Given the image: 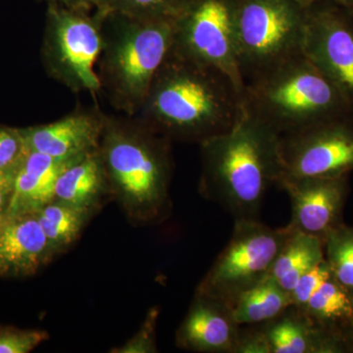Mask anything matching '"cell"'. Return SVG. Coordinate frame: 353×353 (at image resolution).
I'll list each match as a JSON object with an SVG mask.
<instances>
[{
    "instance_id": "cell-1",
    "label": "cell",
    "mask_w": 353,
    "mask_h": 353,
    "mask_svg": "<svg viewBox=\"0 0 353 353\" xmlns=\"http://www.w3.org/2000/svg\"><path fill=\"white\" fill-rule=\"evenodd\" d=\"M199 192L236 220H259L264 197L282 175L280 137L243 109L229 131L201 143Z\"/></svg>"
},
{
    "instance_id": "cell-2",
    "label": "cell",
    "mask_w": 353,
    "mask_h": 353,
    "mask_svg": "<svg viewBox=\"0 0 353 353\" xmlns=\"http://www.w3.org/2000/svg\"><path fill=\"white\" fill-rule=\"evenodd\" d=\"M243 94L224 72L172 50L146 99L158 129L201 145L238 122Z\"/></svg>"
},
{
    "instance_id": "cell-3",
    "label": "cell",
    "mask_w": 353,
    "mask_h": 353,
    "mask_svg": "<svg viewBox=\"0 0 353 353\" xmlns=\"http://www.w3.org/2000/svg\"><path fill=\"white\" fill-rule=\"evenodd\" d=\"M243 109L279 137L347 113L353 99L303 54L245 83Z\"/></svg>"
},
{
    "instance_id": "cell-4",
    "label": "cell",
    "mask_w": 353,
    "mask_h": 353,
    "mask_svg": "<svg viewBox=\"0 0 353 353\" xmlns=\"http://www.w3.org/2000/svg\"><path fill=\"white\" fill-rule=\"evenodd\" d=\"M103 164L130 219L155 224L166 218L171 209V166L164 141L112 132L106 138Z\"/></svg>"
},
{
    "instance_id": "cell-5",
    "label": "cell",
    "mask_w": 353,
    "mask_h": 353,
    "mask_svg": "<svg viewBox=\"0 0 353 353\" xmlns=\"http://www.w3.org/2000/svg\"><path fill=\"white\" fill-rule=\"evenodd\" d=\"M305 14L301 0H238L234 34L245 83L301 54Z\"/></svg>"
},
{
    "instance_id": "cell-6",
    "label": "cell",
    "mask_w": 353,
    "mask_h": 353,
    "mask_svg": "<svg viewBox=\"0 0 353 353\" xmlns=\"http://www.w3.org/2000/svg\"><path fill=\"white\" fill-rule=\"evenodd\" d=\"M290 230L273 229L259 220H236L233 234L197 287L196 294L230 305L268 274Z\"/></svg>"
},
{
    "instance_id": "cell-7",
    "label": "cell",
    "mask_w": 353,
    "mask_h": 353,
    "mask_svg": "<svg viewBox=\"0 0 353 353\" xmlns=\"http://www.w3.org/2000/svg\"><path fill=\"white\" fill-rule=\"evenodd\" d=\"M238 0H189L175 19L173 50L224 72L241 90L234 22Z\"/></svg>"
},
{
    "instance_id": "cell-8",
    "label": "cell",
    "mask_w": 353,
    "mask_h": 353,
    "mask_svg": "<svg viewBox=\"0 0 353 353\" xmlns=\"http://www.w3.org/2000/svg\"><path fill=\"white\" fill-rule=\"evenodd\" d=\"M280 179L350 175L353 171V109L280 137Z\"/></svg>"
},
{
    "instance_id": "cell-9",
    "label": "cell",
    "mask_w": 353,
    "mask_h": 353,
    "mask_svg": "<svg viewBox=\"0 0 353 353\" xmlns=\"http://www.w3.org/2000/svg\"><path fill=\"white\" fill-rule=\"evenodd\" d=\"M301 54L353 99V16L333 2L306 6Z\"/></svg>"
},
{
    "instance_id": "cell-10",
    "label": "cell",
    "mask_w": 353,
    "mask_h": 353,
    "mask_svg": "<svg viewBox=\"0 0 353 353\" xmlns=\"http://www.w3.org/2000/svg\"><path fill=\"white\" fill-rule=\"evenodd\" d=\"M277 185L287 192L292 205L288 227L311 234L324 243L343 224V211L350 185L348 176L281 178Z\"/></svg>"
},
{
    "instance_id": "cell-11",
    "label": "cell",
    "mask_w": 353,
    "mask_h": 353,
    "mask_svg": "<svg viewBox=\"0 0 353 353\" xmlns=\"http://www.w3.org/2000/svg\"><path fill=\"white\" fill-rule=\"evenodd\" d=\"M115 54L121 83L134 97H148L158 72L173 50L175 20L137 19Z\"/></svg>"
},
{
    "instance_id": "cell-12",
    "label": "cell",
    "mask_w": 353,
    "mask_h": 353,
    "mask_svg": "<svg viewBox=\"0 0 353 353\" xmlns=\"http://www.w3.org/2000/svg\"><path fill=\"white\" fill-rule=\"evenodd\" d=\"M228 304L196 294L176 334L178 347L203 353H236L241 329Z\"/></svg>"
},
{
    "instance_id": "cell-13",
    "label": "cell",
    "mask_w": 353,
    "mask_h": 353,
    "mask_svg": "<svg viewBox=\"0 0 353 353\" xmlns=\"http://www.w3.org/2000/svg\"><path fill=\"white\" fill-rule=\"evenodd\" d=\"M50 17L62 64L83 88L97 90L101 82L94 64L101 52V39L94 23L54 4L50 6Z\"/></svg>"
},
{
    "instance_id": "cell-14",
    "label": "cell",
    "mask_w": 353,
    "mask_h": 353,
    "mask_svg": "<svg viewBox=\"0 0 353 353\" xmlns=\"http://www.w3.org/2000/svg\"><path fill=\"white\" fill-rule=\"evenodd\" d=\"M53 259L36 212L7 216L0 229V278L29 277Z\"/></svg>"
},
{
    "instance_id": "cell-15",
    "label": "cell",
    "mask_w": 353,
    "mask_h": 353,
    "mask_svg": "<svg viewBox=\"0 0 353 353\" xmlns=\"http://www.w3.org/2000/svg\"><path fill=\"white\" fill-rule=\"evenodd\" d=\"M263 325L259 330L267 353L339 352L343 348L333 329L314 321L294 306Z\"/></svg>"
},
{
    "instance_id": "cell-16",
    "label": "cell",
    "mask_w": 353,
    "mask_h": 353,
    "mask_svg": "<svg viewBox=\"0 0 353 353\" xmlns=\"http://www.w3.org/2000/svg\"><path fill=\"white\" fill-rule=\"evenodd\" d=\"M22 132L28 150L71 160L95 152L101 128L92 118L79 115Z\"/></svg>"
},
{
    "instance_id": "cell-17",
    "label": "cell",
    "mask_w": 353,
    "mask_h": 353,
    "mask_svg": "<svg viewBox=\"0 0 353 353\" xmlns=\"http://www.w3.org/2000/svg\"><path fill=\"white\" fill-rule=\"evenodd\" d=\"M78 159L63 160L28 150L14 175L12 199L7 216L37 212L54 199L58 176Z\"/></svg>"
},
{
    "instance_id": "cell-18",
    "label": "cell",
    "mask_w": 353,
    "mask_h": 353,
    "mask_svg": "<svg viewBox=\"0 0 353 353\" xmlns=\"http://www.w3.org/2000/svg\"><path fill=\"white\" fill-rule=\"evenodd\" d=\"M105 167L94 152L88 153L69 165L55 183L54 199L95 210L101 206L106 190Z\"/></svg>"
},
{
    "instance_id": "cell-19",
    "label": "cell",
    "mask_w": 353,
    "mask_h": 353,
    "mask_svg": "<svg viewBox=\"0 0 353 353\" xmlns=\"http://www.w3.org/2000/svg\"><path fill=\"white\" fill-rule=\"evenodd\" d=\"M234 319L240 326H254L271 321L292 306L290 294L271 274L241 292L230 304Z\"/></svg>"
},
{
    "instance_id": "cell-20",
    "label": "cell",
    "mask_w": 353,
    "mask_h": 353,
    "mask_svg": "<svg viewBox=\"0 0 353 353\" xmlns=\"http://www.w3.org/2000/svg\"><path fill=\"white\" fill-rule=\"evenodd\" d=\"M290 230L270 274L290 294L299 279L325 259V250L320 239Z\"/></svg>"
},
{
    "instance_id": "cell-21",
    "label": "cell",
    "mask_w": 353,
    "mask_h": 353,
    "mask_svg": "<svg viewBox=\"0 0 353 353\" xmlns=\"http://www.w3.org/2000/svg\"><path fill=\"white\" fill-rule=\"evenodd\" d=\"M94 212L90 209L78 208L57 199L37 211V217L54 257L78 240Z\"/></svg>"
},
{
    "instance_id": "cell-22",
    "label": "cell",
    "mask_w": 353,
    "mask_h": 353,
    "mask_svg": "<svg viewBox=\"0 0 353 353\" xmlns=\"http://www.w3.org/2000/svg\"><path fill=\"white\" fill-rule=\"evenodd\" d=\"M299 310L329 328L336 323L348 325L353 317L352 292L332 276Z\"/></svg>"
},
{
    "instance_id": "cell-23",
    "label": "cell",
    "mask_w": 353,
    "mask_h": 353,
    "mask_svg": "<svg viewBox=\"0 0 353 353\" xmlns=\"http://www.w3.org/2000/svg\"><path fill=\"white\" fill-rule=\"evenodd\" d=\"M325 259L334 280L353 292V227L341 225L324 241Z\"/></svg>"
},
{
    "instance_id": "cell-24",
    "label": "cell",
    "mask_w": 353,
    "mask_h": 353,
    "mask_svg": "<svg viewBox=\"0 0 353 353\" xmlns=\"http://www.w3.org/2000/svg\"><path fill=\"white\" fill-rule=\"evenodd\" d=\"M189 0H97L108 11H115L137 19L175 20Z\"/></svg>"
},
{
    "instance_id": "cell-25",
    "label": "cell",
    "mask_w": 353,
    "mask_h": 353,
    "mask_svg": "<svg viewBox=\"0 0 353 353\" xmlns=\"http://www.w3.org/2000/svg\"><path fill=\"white\" fill-rule=\"evenodd\" d=\"M28 150L22 130L0 126V172L15 175Z\"/></svg>"
},
{
    "instance_id": "cell-26",
    "label": "cell",
    "mask_w": 353,
    "mask_h": 353,
    "mask_svg": "<svg viewBox=\"0 0 353 353\" xmlns=\"http://www.w3.org/2000/svg\"><path fill=\"white\" fill-rule=\"evenodd\" d=\"M50 339L43 330L0 326V353H28Z\"/></svg>"
},
{
    "instance_id": "cell-27",
    "label": "cell",
    "mask_w": 353,
    "mask_h": 353,
    "mask_svg": "<svg viewBox=\"0 0 353 353\" xmlns=\"http://www.w3.org/2000/svg\"><path fill=\"white\" fill-rule=\"evenodd\" d=\"M160 310L158 307L150 309L145 321L139 331L122 347L111 352L116 353H154L157 352V327Z\"/></svg>"
},
{
    "instance_id": "cell-28",
    "label": "cell",
    "mask_w": 353,
    "mask_h": 353,
    "mask_svg": "<svg viewBox=\"0 0 353 353\" xmlns=\"http://www.w3.org/2000/svg\"><path fill=\"white\" fill-rule=\"evenodd\" d=\"M332 277L331 270L326 259L323 260L314 268L304 274L299 282L290 292L292 306L297 309H303L307 303L309 299L319 290L329 278Z\"/></svg>"
},
{
    "instance_id": "cell-29",
    "label": "cell",
    "mask_w": 353,
    "mask_h": 353,
    "mask_svg": "<svg viewBox=\"0 0 353 353\" xmlns=\"http://www.w3.org/2000/svg\"><path fill=\"white\" fill-rule=\"evenodd\" d=\"M14 176L0 172V215L6 216L12 199Z\"/></svg>"
},
{
    "instance_id": "cell-30",
    "label": "cell",
    "mask_w": 353,
    "mask_h": 353,
    "mask_svg": "<svg viewBox=\"0 0 353 353\" xmlns=\"http://www.w3.org/2000/svg\"><path fill=\"white\" fill-rule=\"evenodd\" d=\"M301 1L304 6H310V4L318 1L333 2V3L341 6V8L345 9V10H347L348 13L352 14L353 16V0H301Z\"/></svg>"
},
{
    "instance_id": "cell-31",
    "label": "cell",
    "mask_w": 353,
    "mask_h": 353,
    "mask_svg": "<svg viewBox=\"0 0 353 353\" xmlns=\"http://www.w3.org/2000/svg\"><path fill=\"white\" fill-rule=\"evenodd\" d=\"M57 1L63 2L66 6L75 8V7L87 6L90 3H97V0H57Z\"/></svg>"
},
{
    "instance_id": "cell-32",
    "label": "cell",
    "mask_w": 353,
    "mask_h": 353,
    "mask_svg": "<svg viewBox=\"0 0 353 353\" xmlns=\"http://www.w3.org/2000/svg\"><path fill=\"white\" fill-rule=\"evenodd\" d=\"M347 326L350 327V339H352L353 341V317L352 319L350 320V322L348 323Z\"/></svg>"
},
{
    "instance_id": "cell-33",
    "label": "cell",
    "mask_w": 353,
    "mask_h": 353,
    "mask_svg": "<svg viewBox=\"0 0 353 353\" xmlns=\"http://www.w3.org/2000/svg\"><path fill=\"white\" fill-rule=\"evenodd\" d=\"M6 216L0 215V229L3 226L4 222H6Z\"/></svg>"
},
{
    "instance_id": "cell-34",
    "label": "cell",
    "mask_w": 353,
    "mask_h": 353,
    "mask_svg": "<svg viewBox=\"0 0 353 353\" xmlns=\"http://www.w3.org/2000/svg\"><path fill=\"white\" fill-rule=\"evenodd\" d=\"M352 297H353V292H352Z\"/></svg>"
}]
</instances>
